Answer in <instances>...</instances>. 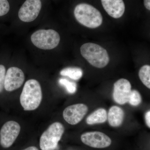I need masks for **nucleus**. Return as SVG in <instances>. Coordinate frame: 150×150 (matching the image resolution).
Listing matches in <instances>:
<instances>
[{"mask_svg":"<svg viewBox=\"0 0 150 150\" xmlns=\"http://www.w3.org/2000/svg\"><path fill=\"white\" fill-rule=\"evenodd\" d=\"M43 98L41 86L34 79L28 80L25 83L20 97V102L23 110L33 111L40 106Z\"/></svg>","mask_w":150,"mask_h":150,"instance_id":"obj_1","label":"nucleus"},{"mask_svg":"<svg viewBox=\"0 0 150 150\" xmlns=\"http://www.w3.org/2000/svg\"><path fill=\"white\" fill-rule=\"evenodd\" d=\"M74 14L80 23L89 28H96L102 24V14L97 9L88 4L81 3L77 5Z\"/></svg>","mask_w":150,"mask_h":150,"instance_id":"obj_2","label":"nucleus"},{"mask_svg":"<svg viewBox=\"0 0 150 150\" xmlns=\"http://www.w3.org/2000/svg\"><path fill=\"white\" fill-rule=\"evenodd\" d=\"M80 51L83 57L94 67L102 69L109 63L110 59L107 51L98 44L85 43L81 46Z\"/></svg>","mask_w":150,"mask_h":150,"instance_id":"obj_3","label":"nucleus"},{"mask_svg":"<svg viewBox=\"0 0 150 150\" xmlns=\"http://www.w3.org/2000/svg\"><path fill=\"white\" fill-rule=\"evenodd\" d=\"M64 131V127L62 123L56 122L52 123L40 137V149L41 150H56Z\"/></svg>","mask_w":150,"mask_h":150,"instance_id":"obj_4","label":"nucleus"},{"mask_svg":"<svg viewBox=\"0 0 150 150\" xmlns=\"http://www.w3.org/2000/svg\"><path fill=\"white\" fill-rule=\"evenodd\" d=\"M33 44L39 49L51 50L56 48L60 41L59 33L53 29H40L30 37Z\"/></svg>","mask_w":150,"mask_h":150,"instance_id":"obj_5","label":"nucleus"},{"mask_svg":"<svg viewBox=\"0 0 150 150\" xmlns=\"http://www.w3.org/2000/svg\"><path fill=\"white\" fill-rule=\"evenodd\" d=\"M81 141L86 146L103 149L109 148L112 144V140L106 134L100 131H89L82 134Z\"/></svg>","mask_w":150,"mask_h":150,"instance_id":"obj_6","label":"nucleus"},{"mask_svg":"<svg viewBox=\"0 0 150 150\" xmlns=\"http://www.w3.org/2000/svg\"><path fill=\"white\" fill-rule=\"evenodd\" d=\"M20 125L18 122L10 120L4 122L0 128V146L3 149L11 147L20 133Z\"/></svg>","mask_w":150,"mask_h":150,"instance_id":"obj_7","label":"nucleus"},{"mask_svg":"<svg viewBox=\"0 0 150 150\" xmlns=\"http://www.w3.org/2000/svg\"><path fill=\"white\" fill-rule=\"evenodd\" d=\"M25 81V75L18 67H11L6 72L4 91L11 92L20 88Z\"/></svg>","mask_w":150,"mask_h":150,"instance_id":"obj_8","label":"nucleus"},{"mask_svg":"<svg viewBox=\"0 0 150 150\" xmlns=\"http://www.w3.org/2000/svg\"><path fill=\"white\" fill-rule=\"evenodd\" d=\"M41 7L40 0H26L18 11L19 18L24 22L33 21L39 15Z\"/></svg>","mask_w":150,"mask_h":150,"instance_id":"obj_9","label":"nucleus"},{"mask_svg":"<svg viewBox=\"0 0 150 150\" xmlns=\"http://www.w3.org/2000/svg\"><path fill=\"white\" fill-rule=\"evenodd\" d=\"M88 110V106L83 103L72 105L64 110L63 118L70 125H76L83 119Z\"/></svg>","mask_w":150,"mask_h":150,"instance_id":"obj_10","label":"nucleus"},{"mask_svg":"<svg viewBox=\"0 0 150 150\" xmlns=\"http://www.w3.org/2000/svg\"><path fill=\"white\" fill-rule=\"evenodd\" d=\"M131 91L130 82L126 79L118 80L114 84L113 98L116 103L120 105L126 104L129 101Z\"/></svg>","mask_w":150,"mask_h":150,"instance_id":"obj_11","label":"nucleus"},{"mask_svg":"<svg viewBox=\"0 0 150 150\" xmlns=\"http://www.w3.org/2000/svg\"><path fill=\"white\" fill-rule=\"evenodd\" d=\"M105 10L110 16L118 18L123 15L125 6L123 0H101Z\"/></svg>","mask_w":150,"mask_h":150,"instance_id":"obj_12","label":"nucleus"},{"mask_svg":"<svg viewBox=\"0 0 150 150\" xmlns=\"http://www.w3.org/2000/svg\"><path fill=\"white\" fill-rule=\"evenodd\" d=\"M124 118V112L121 108L115 105L110 108L107 114V119L110 126L119 127L123 123Z\"/></svg>","mask_w":150,"mask_h":150,"instance_id":"obj_13","label":"nucleus"},{"mask_svg":"<svg viewBox=\"0 0 150 150\" xmlns=\"http://www.w3.org/2000/svg\"><path fill=\"white\" fill-rule=\"evenodd\" d=\"M107 120V112L105 109L100 108L95 110L88 116L86 122L88 125L104 123Z\"/></svg>","mask_w":150,"mask_h":150,"instance_id":"obj_14","label":"nucleus"},{"mask_svg":"<svg viewBox=\"0 0 150 150\" xmlns=\"http://www.w3.org/2000/svg\"><path fill=\"white\" fill-rule=\"evenodd\" d=\"M82 70L77 67H68L63 69L60 72V74L67 76L74 80H79L82 77Z\"/></svg>","mask_w":150,"mask_h":150,"instance_id":"obj_15","label":"nucleus"},{"mask_svg":"<svg viewBox=\"0 0 150 150\" xmlns=\"http://www.w3.org/2000/svg\"><path fill=\"white\" fill-rule=\"evenodd\" d=\"M141 81L147 88L150 89V66L144 65L141 67L139 73Z\"/></svg>","mask_w":150,"mask_h":150,"instance_id":"obj_16","label":"nucleus"},{"mask_svg":"<svg viewBox=\"0 0 150 150\" xmlns=\"http://www.w3.org/2000/svg\"><path fill=\"white\" fill-rule=\"evenodd\" d=\"M142 102V97L141 94L136 90H131L129 101V104L132 106H137L139 105Z\"/></svg>","mask_w":150,"mask_h":150,"instance_id":"obj_17","label":"nucleus"},{"mask_svg":"<svg viewBox=\"0 0 150 150\" xmlns=\"http://www.w3.org/2000/svg\"><path fill=\"white\" fill-rule=\"evenodd\" d=\"M60 84L64 86L66 88L67 91L70 94H74L77 90V86L76 83L70 81L65 79H60L59 80Z\"/></svg>","mask_w":150,"mask_h":150,"instance_id":"obj_18","label":"nucleus"},{"mask_svg":"<svg viewBox=\"0 0 150 150\" xmlns=\"http://www.w3.org/2000/svg\"><path fill=\"white\" fill-rule=\"evenodd\" d=\"M10 6L8 0H0V16L7 14L10 11Z\"/></svg>","mask_w":150,"mask_h":150,"instance_id":"obj_19","label":"nucleus"},{"mask_svg":"<svg viewBox=\"0 0 150 150\" xmlns=\"http://www.w3.org/2000/svg\"><path fill=\"white\" fill-rule=\"evenodd\" d=\"M6 67L3 64H0V96L2 94L4 91V84L5 78Z\"/></svg>","mask_w":150,"mask_h":150,"instance_id":"obj_20","label":"nucleus"},{"mask_svg":"<svg viewBox=\"0 0 150 150\" xmlns=\"http://www.w3.org/2000/svg\"><path fill=\"white\" fill-rule=\"evenodd\" d=\"M145 121L149 128H150V111H147L145 114Z\"/></svg>","mask_w":150,"mask_h":150,"instance_id":"obj_21","label":"nucleus"},{"mask_svg":"<svg viewBox=\"0 0 150 150\" xmlns=\"http://www.w3.org/2000/svg\"><path fill=\"white\" fill-rule=\"evenodd\" d=\"M144 5L146 8L150 10V0H144Z\"/></svg>","mask_w":150,"mask_h":150,"instance_id":"obj_22","label":"nucleus"},{"mask_svg":"<svg viewBox=\"0 0 150 150\" xmlns=\"http://www.w3.org/2000/svg\"><path fill=\"white\" fill-rule=\"evenodd\" d=\"M22 150H39L36 147L32 146L28 147L26 149Z\"/></svg>","mask_w":150,"mask_h":150,"instance_id":"obj_23","label":"nucleus"}]
</instances>
